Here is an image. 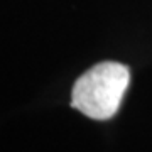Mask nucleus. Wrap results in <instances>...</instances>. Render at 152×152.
Segmentation results:
<instances>
[{"instance_id":"nucleus-1","label":"nucleus","mask_w":152,"mask_h":152,"mask_svg":"<svg viewBox=\"0 0 152 152\" xmlns=\"http://www.w3.org/2000/svg\"><path fill=\"white\" fill-rule=\"evenodd\" d=\"M129 68L120 63H100L86 71L73 88L71 103L90 118L108 120L120 108L129 88Z\"/></svg>"}]
</instances>
